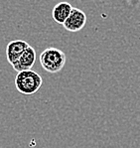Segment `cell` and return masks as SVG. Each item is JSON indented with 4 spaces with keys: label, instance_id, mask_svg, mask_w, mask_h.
I'll return each mask as SVG.
<instances>
[{
    "label": "cell",
    "instance_id": "obj_5",
    "mask_svg": "<svg viewBox=\"0 0 140 148\" xmlns=\"http://www.w3.org/2000/svg\"><path fill=\"white\" fill-rule=\"evenodd\" d=\"M36 62V52L33 47L29 46L26 50L23 52L18 61L14 65L12 66L13 69L17 71L18 73L22 71H28L31 70L34 64Z\"/></svg>",
    "mask_w": 140,
    "mask_h": 148
},
{
    "label": "cell",
    "instance_id": "obj_6",
    "mask_svg": "<svg viewBox=\"0 0 140 148\" xmlns=\"http://www.w3.org/2000/svg\"><path fill=\"white\" fill-rule=\"evenodd\" d=\"M72 9H73V7L69 2H60L53 8V11H52L53 19L58 24L63 25L67 20V18L69 17Z\"/></svg>",
    "mask_w": 140,
    "mask_h": 148
},
{
    "label": "cell",
    "instance_id": "obj_4",
    "mask_svg": "<svg viewBox=\"0 0 140 148\" xmlns=\"http://www.w3.org/2000/svg\"><path fill=\"white\" fill-rule=\"evenodd\" d=\"M30 45L22 40H15L10 42L6 47V58L11 66H13L21 57L23 52Z\"/></svg>",
    "mask_w": 140,
    "mask_h": 148
},
{
    "label": "cell",
    "instance_id": "obj_2",
    "mask_svg": "<svg viewBox=\"0 0 140 148\" xmlns=\"http://www.w3.org/2000/svg\"><path fill=\"white\" fill-rule=\"evenodd\" d=\"M66 54L60 49L50 47L45 49L40 55V64L46 72L56 74L61 72L66 65Z\"/></svg>",
    "mask_w": 140,
    "mask_h": 148
},
{
    "label": "cell",
    "instance_id": "obj_1",
    "mask_svg": "<svg viewBox=\"0 0 140 148\" xmlns=\"http://www.w3.org/2000/svg\"><path fill=\"white\" fill-rule=\"evenodd\" d=\"M42 84V77L32 70L19 72L15 78V86L17 90L25 95L36 94L40 90Z\"/></svg>",
    "mask_w": 140,
    "mask_h": 148
},
{
    "label": "cell",
    "instance_id": "obj_3",
    "mask_svg": "<svg viewBox=\"0 0 140 148\" xmlns=\"http://www.w3.org/2000/svg\"><path fill=\"white\" fill-rule=\"evenodd\" d=\"M87 23V15L81 9L73 8L69 17L63 24L65 29L70 32H79L85 27Z\"/></svg>",
    "mask_w": 140,
    "mask_h": 148
}]
</instances>
